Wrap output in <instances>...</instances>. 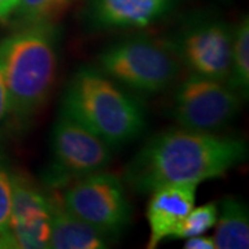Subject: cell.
<instances>
[{
    "mask_svg": "<svg viewBox=\"0 0 249 249\" xmlns=\"http://www.w3.org/2000/svg\"><path fill=\"white\" fill-rule=\"evenodd\" d=\"M0 68L11 112L29 116L43 106L57 71L54 31L45 21L6 37L0 43Z\"/></svg>",
    "mask_w": 249,
    "mask_h": 249,
    "instance_id": "3957f363",
    "label": "cell"
},
{
    "mask_svg": "<svg viewBox=\"0 0 249 249\" xmlns=\"http://www.w3.org/2000/svg\"><path fill=\"white\" fill-rule=\"evenodd\" d=\"M70 0H18L19 11L32 22L45 21L61 11Z\"/></svg>",
    "mask_w": 249,
    "mask_h": 249,
    "instance_id": "e0dca14e",
    "label": "cell"
},
{
    "mask_svg": "<svg viewBox=\"0 0 249 249\" xmlns=\"http://www.w3.org/2000/svg\"><path fill=\"white\" fill-rule=\"evenodd\" d=\"M219 205L216 202H206L201 206H194L184 220L173 231L170 240H186L194 235H201L213 229L217 220Z\"/></svg>",
    "mask_w": 249,
    "mask_h": 249,
    "instance_id": "9a60e30c",
    "label": "cell"
},
{
    "mask_svg": "<svg viewBox=\"0 0 249 249\" xmlns=\"http://www.w3.org/2000/svg\"><path fill=\"white\" fill-rule=\"evenodd\" d=\"M230 88L235 90L242 98L249 93V21L242 18L240 25L234 31L231 50L230 75L226 80Z\"/></svg>",
    "mask_w": 249,
    "mask_h": 249,
    "instance_id": "5bb4252c",
    "label": "cell"
},
{
    "mask_svg": "<svg viewBox=\"0 0 249 249\" xmlns=\"http://www.w3.org/2000/svg\"><path fill=\"white\" fill-rule=\"evenodd\" d=\"M184 248L186 249H216V247H214V241L212 237H205L204 234H201V235H194V237L186 238Z\"/></svg>",
    "mask_w": 249,
    "mask_h": 249,
    "instance_id": "d6986e66",
    "label": "cell"
},
{
    "mask_svg": "<svg viewBox=\"0 0 249 249\" xmlns=\"http://www.w3.org/2000/svg\"><path fill=\"white\" fill-rule=\"evenodd\" d=\"M11 231L17 248H49L50 211L47 196L19 175L11 176Z\"/></svg>",
    "mask_w": 249,
    "mask_h": 249,
    "instance_id": "9c48e42d",
    "label": "cell"
},
{
    "mask_svg": "<svg viewBox=\"0 0 249 249\" xmlns=\"http://www.w3.org/2000/svg\"><path fill=\"white\" fill-rule=\"evenodd\" d=\"M11 112V103H10V96L7 91V86L4 82V76L0 68V124L7 118Z\"/></svg>",
    "mask_w": 249,
    "mask_h": 249,
    "instance_id": "ac0fdd59",
    "label": "cell"
},
{
    "mask_svg": "<svg viewBox=\"0 0 249 249\" xmlns=\"http://www.w3.org/2000/svg\"><path fill=\"white\" fill-rule=\"evenodd\" d=\"M196 183H176L151 191L147 206L150 238L147 248L155 249L160 242L170 240L173 231L196 206Z\"/></svg>",
    "mask_w": 249,
    "mask_h": 249,
    "instance_id": "30bf717a",
    "label": "cell"
},
{
    "mask_svg": "<svg viewBox=\"0 0 249 249\" xmlns=\"http://www.w3.org/2000/svg\"><path fill=\"white\" fill-rule=\"evenodd\" d=\"M98 68L129 89L155 94L168 89L181 70L172 43L134 37L109 46L98 55Z\"/></svg>",
    "mask_w": 249,
    "mask_h": 249,
    "instance_id": "277c9868",
    "label": "cell"
},
{
    "mask_svg": "<svg viewBox=\"0 0 249 249\" xmlns=\"http://www.w3.org/2000/svg\"><path fill=\"white\" fill-rule=\"evenodd\" d=\"M175 0H94L91 16L101 28H145L165 16Z\"/></svg>",
    "mask_w": 249,
    "mask_h": 249,
    "instance_id": "7c38bea8",
    "label": "cell"
},
{
    "mask_svg": "<svg viewBox=\"0 0 249 249\" xmlns=\"http://www.w3.org/2000/svg\"><path fill=\"white\" fill-rule=\"evenodd\" d=\"M62 202L80 220L107 237L118 235L130 222L132 208L122 180L100 170L65 184Z\"/></svg>",
    "mask_w": 249,
    "mask_h": 249,
    "instance_id": "5b68a950",
    "label": "cell"
},
{
    "mask_svg": "<svg viewBox=\"0 0 249 249\" xmlns=\"http://www.w3.org/2000/svg\"><path fill=\"white\" fill-rule=\"evenodd\" d=\"M62 115L96 134L111 148L140 137L145 127L142 107L106 73L82 68L70 80Z\"/></svg>",
    "mask_w": 249,
    "mask_h": 249,
    "instance_id": "7a4b0ae2",
    "label": "cell"
},
{
    "mask_svg": "<svg viewBox=\"0 0 249 249\" xmlns=\"http://www.w3.org/2000/svg\"><path fill=\"white\" fill-rule=\"evenodd\" d=\"M18 7V0H0V19L7 18Z\"/></svg>",
    "mask_w": 249,
    "mask_h": 249,
    "instance_id": "ffe728a7",
    "label": "cell"
},
{
    "mask_svg": "<svg viewBox=\"0 0 249 249\" xmlns=\"http://www.w3.org/2000/svg\"><path fill=\"white\" fill-rule=\"evenodd\" d=\"M111 147L71 118L62 115L52 134L49 180L55 187L65 186L75 178L104 170L112 160Z\"/></svg>",
    "mask_w": 249,
    "mask_h": 249,
    "instance_id": "52a82bcc",
    "label": "cell"
},
{
    "mask_svg": "<svg viewBox=\"0 0 249 249\" xmlns=\"http://www.w3.org/2000/svg\"><path fill=\"white\" fill-rule=\"evenodd\" d=\"M241 100L226 80L193 73L175 93L173 116L183 129L217 133L237 116Z\"/></svg>",
    "mask_w": 249,
    "mask_h": 249,
    "instance_id": "8992f818",
    "label": "cell"
},
{
    "mask_svg": "<svg viewBox=\"0 0 249 249\" xmlns=\"http://www.w3.org/2000/svg\"><path fill=\"white\" fill-rule=\"evenodd\" d=\"M11 204H13V183L11 175L0 166V248H17L11 231Z\"/></svg>",
    "mask_w": 249,
    "mask_h": 249,
    "instance_id": "2e32d148",
    "label": "cell"
},
{
    "mask_svg": "<svg viewBox=\"0 0 249 249\" xmlns=\"http://www.w3.org/2000/svg\"><path fill=\"white\" fill-rule=\"evenodd\" d=\"M213 241L217 249L249 248V212L237 196H226L219 205Z\"/></svg>",
    "mask_w": 249,
    "mask_h": 249,
    "instance_id": "4fadbf2b",
    "label": "cell"
},
{
    "mask_svg": "<svg viewBox=\"0 0 249 249\" xmlns=\"http://www.w3.org/2000/svg\"><path fill=\"white\" fill-rule=\"evenodd\" d=\"M248 157L241 139L217 133L169 129L152 136L127 165L124 180L137 193L176 183L223 178Z\"/></svg>",
    "mask_w": 249,
    "mask_h": 249,
    "instance_id": "6da1fadb",
    "label": "cell"
},
{
    "mask_svg": "<svg viewBox=\"0 0 249 249\" xmlns=\"http://www.w3.org/2000/svg\"><path fill=\"white\" fill-rule=\"evenodd\" d=\"M234 31L222 21H196L187 25L172 43L183 65L201 76L227 80Z\"/></svg>",
    "mask_w": 249,
    "mask_h": 249,
    "instance_id": "ba28073f",
    "label": "cell"
},
{
    "mask_svg": "<svg viewBox=\"0 0 249 249\" xmlns=\"http://www.w3.org/2000/svg\"><path fill=\"white\" fill-rule=\"evenodd\" d=\"M50 211V241L52 249H104L108 247L106 234L80 220L62 202L60 193L47 196Z\"/></svg>",
    "mask_w": 249,
    "mask_h": 249,
    "instance_id": "8fae6325",
    "label": "cell"
}]
</instances>
